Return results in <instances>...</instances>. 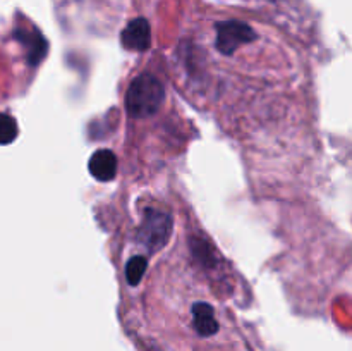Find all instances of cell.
<instances>
[{
    "label": "cell",
    "mask_w": 352,
    "mask_h": 351,
    "mask_svg": "<svg viewBox=\"0 0 352 351\" xmlns=\"http://www.w3.org/2000/svg\"><path fill=\"white\" fill-rule=\"evenodd\" d=\"M165 88L160 79L151 72L136 76L126 93V110L134 119L155 116L164 105Z\"/></svg>",
    "instance_id": "6da1fadb"
},
{
    "label": "cell",
    "mask_w": 352,
    "mask_h": 351,
    "mask_svg": "<svg viewBox=\"0 0 352 351\" xmlns=\"http://www.w3.org/2000/svg\"><path fill=\"white\" fill-rule=\"evenodd\" d=\"M172 227L174 224H172V217L168 213L160 212L157 209H146L140 233H138V240H140L141 246L146 248L150 253H155L170 240Z\"/></svg>",
    "instance_id": "7a4b0ae2"
},
{
    "label": "cell",
    "mask_w": 352,
    "mask_h": 351,
    "mask_svg": "<svg viewBox=\"0 0 352 351\" xmlns=\"http://www.w3.org/2000/svg\"><path fill=\"white\" fill-rule=\"evenodd\" d=\"M215 31V47L217 50L222 52L223 55L234 54L239 47L256 40V31H254L250 24L237 19L222 21V23L217 24Z\"/></svg>",
    "instance_id": "3957f363"
},
{
    "label": "cell",
    "mask_w": 352,
    "mask_h": 351,
    "mask_svg": "<svg viewBox=\"0 0 352 351\" xmlns=\"http://www.w3.org/2000/svg\"><path fill=\"white\" fill-rule=\"evenodd\" d=\"M124 48L133 52H146L151 45V28L150 23L143 17L133 19L120 34Z\"/></svg>",
    "instance_id": "277c9868"
},
{
    "label": "cell",
    "mask_w": 352,
    "mask_h": 351,
    "mask_svg": "<svg viewBox=\"0 0 352 351\" xmlns=\"http://www.w3.org/2000/svg\"><path fill=\"white\" fill-rule=\"evenodd\" d=\"M89 172L96 181H112L117 174V157L110 150H98L91 155L88 164Z\"/></svg>",
    "instance_id": "5b68a950"
},
{
    "label": "cell",
    "mask_w": 352,
    "mask_h": 351,
    "mask_svg": "<svg viewBox=\"0 0 352 351\" xmlns=\"http://www.w3.org/2000/svg\"><path fill=\"white\" fill-rule=\"evenodd\" d=\"M213 306L208 303H196L192 306V317H195V326L201 336H212L219 329L215 315H213Z\"/></svg>",
    "instance_id": "8992f818"
},
{
    "label": "cell",
    "mask_w": 352,
    "mask_h": 351,
    "mask_svg": "<svg viewBox=\"0 0 352 351\" xmlns=\"http://www.w3.org/2000/svg\"><path fill=\"white\" fill-rule=\"evenodd\" d=\"M148 260L143 255H138V257H133L126 265V279L129 282V286H138L143 279L144 272H146Z\"/></svg>",
    "instance_id": "52a82bcc"
},
{
    "label": "cell",
    "mask_w": 352,
    "mask_h": 351,
    "mask_svg": "<svg viewBox=\"0 0 352 351\" xmlns=\"http://www.w3.org/2000/svg\"><path fill=\"white\" fill-rule=\"evenodd\" d=\"M17 123L12 116L9 114L0 112V145H9L12 143L17 138Z\"/></svg>",
    "instance_id": "ba28073f"
}]
</instances>
